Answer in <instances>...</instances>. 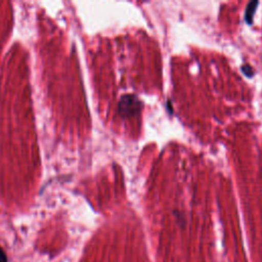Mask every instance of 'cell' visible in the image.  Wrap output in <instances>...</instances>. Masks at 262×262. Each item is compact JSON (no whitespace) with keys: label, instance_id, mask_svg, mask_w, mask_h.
Listing matches in <instances>:
<instances>
[{"label":"cell","instance_id":"cell-1","mask_svg":"<svg viewBox=\"0 0 262 262\" xmlns=\"http://www.w3.org/2000/svg\"><path fill=\"white\" fill-rule=\"evenodd\" d=\"M258 4H259L258 1H251L247 5L246 12H245V19L249 25H251L253 21V16H254V13L256 11Z\"/></svg>","mask_w":262,"mask_h":262},{"label":"cell","instance_id":"cell-2","mask_svg":"<svg viewBox=\"0 0 262 262\" xmlns=\"http://www.w3.org/2000/svg\"><path fill=\"white\" fill-rule=\"evenodd\" d=\"M242 70H243V72L245 73V75H247V76H252V74H253V71H252V69L249 67V66H244L243 68H242Z\"/></svg>","mask_w":262,"mask_h":262},{"label":"cell","instance_id":"cell-3","mask_svg":"<svg viewBox=\"0 0 262 262\" xmlns=\"http://www.w3.org/2000/svg\"><path fill=\"white\" fill-rule=\"evenodd\" d=\"M0 262H7V257L6 254L2 249H0Z\"/></svg>","mask_w":262,"mask_h":262}]
</instances>
